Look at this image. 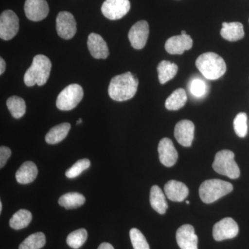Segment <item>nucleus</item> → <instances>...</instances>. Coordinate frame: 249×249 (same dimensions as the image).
I'll return each mask as SVG.
<instances>
[{
  "label": "nucleus",
  "instance_id": "1",
  "mask_svg": "<svg viewBox=\"0 0 249 249\" xmlns=\"http://www.w3.org/2000/svg\"><path fill=\"white\" fill-rule=\"evenodd\" d=\"M139 80L131 72H126L111 78L108 93L111 99L124 101L135 96L138 88Z\"/></svg>",
  "mask_w": 249,
  "mask_h": 249
},
{
  "label": "nucleus",
  "instance_id": "2",
  "mask_svg": "<svg viewBox=\"0 0 249 249\" xmlns=\"http://www.w3.org/2000/svg\"><path fill=\"white\" fill-rule=\"evenodd\" d=\"M52 67V62L49 58L41 54L36 55L31 67L24 74V83L28 87L45 85L50 76Z\"/></svg>",
  "mask_w": 249,
  "mask_h": 249
},
{
  "label": "nucleus",
  "instance_id": "3",
  "mask_svg": "<svg viewBox=\"0 0 249 249\" xmlns=\"http://www.w3.org/2000/svg\"><path fill=\"white\" fill-rule=\"evenodd\" d=\"M196 64L201 74L209 80L219 79L227 71L224 59L213 52L201 54L196 59Z\"/></svg>",
  "mask_w": 249,
  "mask_h": 249
},
{
  "label": "nucleus",
  "instance_id": "4",
  "mask_svg": "<svg viewBox=\"0 0 249 249\" xmlns=\"http://www.w3.org/2000/svg\"><path fill=\"white\" fill-rule=\"evenodd\" d=\"M232 190L233 186L227 181L215 178L206 180L199 187V196L205 204H211L227 196Z\"/></svg>",
  "mask_w": 249,
  "mask_h": 249
},
{
  "label": "nucleus",
  "instance_id": "5",
  "mask_svg": "<svg viewBox=\"0 0 249 249\" xmlns=\"http://www.w3.org/2000/svg\"><path fill=\"white\" fill-rule=\"evenodd\" d=\"M213 168L219 175L235 179L240 177V170L235 160V155L231 150H223L214 157Z\"/></svg>",
  "mask_w": 249,
  "mask_h": 249
},
{
  "label": "nucleus",
  "instance_id": "6",
  "mask_svg": "<svg viewBox=\"0 0 249 249\" xmlns=\"http://www.w3.org/2000/svg\"><path fill=\"white\" fill-rule=\"evenodd\" d=\"M83 96L84 91L80 85H68L58 95L56 101L57 107L62 111L71 110L81 102Z\"/></svg>",
  "mask_w": 249,
  "mask_h": 249
},
{
  "label": "nucleus",
  "instance_id": "7",
  "mask_svg": "<svg viewBox=\"0 0 249 249\" xmlns=\"http://www.w3.org/2000/svg\"><path fill=\"white\" fill-rule=\"evenodd\" d=\"M19 31V19L11 10H6L0 16V37L9 40L17 35Z\"/></svg>",
  "mask_w": 249,
  "mask_h": 249
},
{
  "label": "nucleus",
  "instance_id": "8",
  "mask_svg": "<svg viewBox=\"0 0 249 249\" xmlns=\"http://www.w3.org/2000/svg\"><path fill=\"white\" fill-rule=\"evenodd\" d=\"M129 0H106L101 11L105 17L111 20H117L124 18L130 10Z\"/></svg>",
  "mask_w": 249,
  "mask_h": 249
},
{
  "label": "nucleus",
  "instance_id": "9",
  "mask_svg": "<svg viewBox=\"0 0 249 249\" xmlns=\"http://www.w3.org/2000/svg\"><path fill=\"white\" fill-rule=\"evenodd\" d=\"M239 227L237 223L231 217H226L214 224L213 236L216 241L232 239L238 235Z\"/></svg>",
  "mask_w": 249,
  "mask_h": 249
},
{
  "label": "nucleus",
  "instance_id": "10",
  "mask_svg": "<svg viewBox=\"0 0 249 249\" xmlns=\"http://www.w3.org/2000/svg\"><path fill=\"white\" fill-rule=\"evenodd\" d=\"M56 30L58 36L65 40L73 38L76 34V22L71 13L62 11L56 18Z\"/></svg>",
  "mask_w": 249,
  "mask_h": 249
},
{
  "label": "nucleus",
  "instance_id": "11",
  "mask_svg": "<svg viewBox=\"0 0 249 249\" xmlns=\"http://www.w3.org/2000/svg\"><path fill=\"white\" fill-rule=\"evenodd\" d=\"M149 24L145 20L134 24L129 31L128 38L131 45L135 49H142L146 45L149 36Z\"/></svg>",
  "mask_w": 249,
  "mask_h": 249
},
{
  "label": "nucleus",
  "instance_id": "12",
  "mask_svg": "<svg viewBox=\"0 0 249 249\" xmlns=\"http://www.w3.org/2000/svg\"><path fill=\"white\" fill-rule=\"evenodd\" d=\"M24 12L28 19L34 22H39L48 16V3L46 0H26Z\"/></svg>",
  "mask_w": 249,
  "mask_h": 249
},
{
  "label": "nucleus",
  "instance_id": "13",
  "mask_svg": "<svg viewBox=\"0 0 249 249\" xmlns=\"http://www.w3.org/2000/svg\"><path fill=\"white\" fill-rule=\"evenodd\" d=\"M176 240L181 249H198V237L195 232L194 227L190 224L178 228Z\"/></svg>",
  "mask_w": 249,
  "mask_h": 249
},
{
  "label": "nucleus",
  "instance_id": "14",
  "mask_svg": "<svg viewBox=\"0 0 249 249\" xmlns=\"http://www.w3.org/2000/svg\"><path fill=\"white\" fill-rule=\"evenodd\" d=\"M195 124L191 121H180L175 125V137L182 146L191 147L194 139Z\"/></svg>",
  "mask_w": 249,
  "mask_h": 249
},
{
  "label": "nucleus",
  "instance_id": "15",
  "mask_svg": "<svg viewBox=\"0 0 249 249\" xmlns=\"http://www.w3.org/2000/svg\"><path fill=\"white\" fill-rule=\"evenodd\" d=\"M158 152L160 163L165 166L172 167L177 163L178 159V151L170 139L163 138L160 141L158 145Z\"/></svg>",
  "mask_w": 249,
  "mask_h": 249
},
{
  "label": "nucleus",
  "instance_id": "16",
  "mask_svg": "<svg viewBox=\"0 0 249 249\" xmlns=\"http://www.w3.org/2000/svg\"><path fill=\"white\" fill-rule=\"evenodd\" d=\"M193 41L191 36L180 35L170 37L165 42V49L170 54H183L185 51L193 47Z\"/></svg>",
  "mask_w": 249,
  "mask_h": 249
},
{
  "label": "nucleus",
  "instance_id": "17",
  "mask_svg": "<svg viewBox=\"0 0 249 249\" xmlns=\"http://www.w3.org/2000/svg\"><path fill=\"white\" fill-rule=\"evenodd\" d=\"M90 53L96 59H106L109 55V49L104 39L97 34L91 33L88 40Z\"/></svg>",
  "mask_w": 249,
  "mask_h": 249
},
{
  "label": "nucleus",
  "instance_id": "18",
  "mask_svg": "<svg viewBox=\"0 0 249 249\" xmlns=\"http://www.w3.org/2000/svg\"><path fill=\"white\" fill-rule=\"evenodd\" d=\"M164 192L168 199L177 202L183 201L189 194L188 187L184 183L175 180H170L165 183Z\"/></svg>",
  "mask_w": 249,
  "mask_h": 249
},
{
  "label": "nucleus",
  "instance_id": "19",
  "mask_svg": "<svg viewBox=\"0 0 249 249\" xmlns=\"http://www.w3.org/2000/svg\"><path fill=\"white\" fill-rule=\"evenodd\" d=\"M223 38L230 42H235L245 36L243 24L240 22H224L220 31Z\"/></svg>",
  "mask_w": 249,
  "mask_h": 249
},
{
  "label": "nucleus",
  "instance_id": "20",
  "mask_svg": "<svg viewBox=\"0 0 249 249\" xmlns=\"http://www.w3.org/2000/svg\"><path fill=\"white\" fill-rule=\"evenodd\" d=\"M38 173L37 166L34 162L26 161L16 172V180L21 184H28L36 179Z\"/></svg>",
  "mask_w": 249,
  "mask_h": 249
},
{
  "label": "nucleus",
  "instance_id": "21",
  "mask_svg": "<svg viewBox=\"0 0 249 249\" xmlns=\"http://www.w3.org/2000/svg\"><path fill=\"white\" fill-rule=\"evenodd\" d=\"M150 202L152 209L158 213L163 214L168 208L163 192L158 186H153L150 190Z\"/></svg>",
  "mask_w": 249,
  "mask_h": 249
},
{
  "label": "nucleus",
  "instance_id": "22",
  "mask_svg": "<svg viewBox=\"0 0 249 249\" xmlns=\"http://www.w3.org/2000/svg\"><path fill=\"white\" fill-rule=\"evenodd\" d=\"M70 129H71V124L69 123H64V124L54 126L46 135V142L51 145L61 142L66 138Z\"/></svg>",
  "mask_w": 249,
  "mask_h": 249
},
{
  "label": "nucleus",
  "instance_id": "23",
  "mask_svg": "<svg viewBox=\"0 0 249 249\" xmlns=\"http://www.w3.org/2000/svg\"><path fill=\"white\" fill-rule=\"evenodd\" d=\"M157 71L160 84H165L176 76L178 71V67L176 64L172 63L167 60H163L159 64Z\"/></svg>",
  "mask_w": 249,
  "mask_h": 249
},
{
  "label": "nucleus",
  "instance_id": "24",
  "mask_svg": "<svg viewBox=\"0 0 249 249\" xmlns=\"http://www.w3.org/2000/svg\"><path fill=\"white\" fill-rule=\"evenodd\" d=\"M187 102L186 91L179 88L174 91L165 101V108L168 110L176 111L182 108Z\"/></svg>",
  "mask_w": 249,
  "mask_h": 249
},
{
  "label": "nucleus",
  "instance_id": "25",
  "mask_svg": "<svg viewBox=\"0 0 249 249\" xmlns=\"http://www.w3.org/2000/svg\"><path fill=\"white\" fill-rule=\"evenodd\" d=\"M84 196L78 193H69L60 196L58 204L66 209H73L79 208L85 204Z\"/></svg>",
  "mask_w": 249,
  "mask_h": 249
},
{
  "label": "nucleus",
  "instance_id": "26",
  "mask_svg": "<svg viewBox=\"0 0 249 249\" xmlns=\"http://www.w3.org/2000/svg\"><path fill=\"white\" fill-rule=\"evenodd\" d=\"M32 220V214L30 211L21 209L17 211L10 219V227L15 230H20L27 227Z\"/></svg>",
  "mask_w": 249,
  "mask_h": 249
},
{
  "label": "nucleus",
  "instance_id": "27",
  "mask_svg": "<svg viewBox=\"0 0 249 249\" xmlns=\"http://www.w3.org/2000/svg\"><path fill=\"white\" fill-rule=\"evenodd\" d=\"M6 106L15 119H20L26 113V103L23 98L14 96L6 101Z\"/></svg>",
  "mask_w": 249,
  "mask_h": 249
},
{
  "label": "nucleus",
  "instance_id": "28",
  "mask_svg": "<svg viewBox=\"0 0 249 249\" xmlns=\"http://www.w3.org/2000/svg\"><path fill=\"white\" fill-rule=\"evenodd\" d=\"M45 244V234L42 232H36L23 241L19 245V249H40Z\"/></svg>",
  "mask_w": 249,
  "mask_h": 249
},
{
  "label": "nucleus",
  "instance_id": "29",
  "mask_svg": "<svg viewBox=\"0 0 249 249\" xmlns=\"http://www.w3.org/2000/svg\"><path fill=\"white\" fill-rule=\"evenodd\" d=\"M88 239V231L85 229H80L71 232L67 238V244L73 249L80 248Z\"/></svg>",
  "mask_w": 249,
  "mask_h": 249
},
{
  "label": "nucleus",
  "instance_id": "30",
  "mask_svg": "<svg viewBox=\"0 0 249 249\" xmlns=\"http://www.w3.org/2000/svg\"><path fill=\"white\" fill-rule=\"evenodd\" d=\"M235 132L240 138H245L248 133V117L245 112L239 113L233 121Z\"/></svg>",
  "mask_w": 249,
  "mask_h": 249
},
{
  "label": "nucleus",
  "instance_id": "31",
  "mask_svg": "<svg viewBox=\"0 0 249 249\" xmlns=\"http://www.w3.org/2000/svg\"><path fill=\"white\" fill-rule=\"evenodd\" d=\"M91 165V162L88 159L78 160L76 163L72 165L70 169L67 170L65 175L67 178H73L79 176L83 171L88 169Z\"/></svg>",
  "mask_w": 249,
  "mask_h": 249
},
{
  "label": "nucleus",
  "instance_id": "32",
  "mask_svg": "<svg viewBox=\"0 0 249 249\" xmlns=\"http://www.w3.org/2000/svg\"><path fill=\"white\" fill-rule=\"evenodd\" d=\"M129 237L134 249H150L145 236L139 229H132L129 231Z\"/></svg>",
  "mask_w": 249,
  "mask_h": 249
},
{
  "label": "nucleus",
  "instance_id": "33",
  "mask_svg": "<svg viewBox=\"0 0 249 249\" xmlns=\"http://www.w3.org/2000/svg\"><path fill=\"white\" fill-rule=\"evenodd\" d=\"M189 89L193 96L196 98H201L207 92V85L200 78H195L191 82Z\"/></svg>",
  "mask_w": 249,
  "mask_h": 249
},
{
  "label": "nucleus",
  "instance_id": "34",
  "mask_svg": "<svg viewBox=\"0 0 249 249\" xmlns=\"http://www.w3.org/2000/svg\"><path fill=\"white\" fill-rule=\"evenodd\" d=\"M11 155V150L9 147L1 146L0 147V168H2Z\"/></svg>",
  "mask_w": 249,
  "mask_h": 249
},
{
  "label": "nucleus",
  "instance_id": "35",
  "mask_svg": "<svg viewBox=\"0 0 249 249\" xmlns=\"http://www.w3.org/2000/svg\"><path fill=\"white\" fill-rule=\"evenodd\" d=\"M5 70H6V62L4 59L1 58H0V74H3Z\"/></svg>",
  "mask_w": 249,
  "mask_h": 249
},
{
  "label": "nucleus",
  "instance_id": "36",
  "mask_svg": "<svg viewBox=\"0 0 249 249\" xmlns=\"http://www.w3.org/2000/svg\"><path fill=\"white\" fill-rule=\"evenodd\" d=\"M98 249H114L112 245L107 242H103L98 247Z\"/></svg>",
  "mask_w": 249,
  "mask_h": 249
},
{
  "label": "nucleus",
  "instance_id": "37",
  "mask_svg": "<svg viewBox=\"0 0 249 249\" xmlns=\"http://www.w3.org/2000/svg\"><path fill=\"white\" fill-rule=\"evenodd\" d=\"M1 211H2V203L0 201V213L1 212Z\"/></svg>",
  "mask_w": 249,
  "mask_h": 249
},
{
  "label": "nucleus",
  "instance_id": "38",
  "mask_svg": "<svg viewBox=\"0 0 249 249\" xmlns=\"http://www.w3.org/2000/svg\"><path fill=\"white\" fill-rule=\"evenodd\" d=\"M81 123H82V119H78V121H77V124H81Z\"/></svg>",
  "mask_w": 249,
  "mask_h": 249
},
{
  "label": "nucleus",
  "instance_id": "39",
  "mask_svg": "<svg viewBox=\"0 0 249 249\" xmlns=\"http://www.w3.org/2000/svg\"><path fill=\"white\" fill-rule=\"evenodd\" d=\"M181 35H186V32L185 31H181Z\"/></svg>",
  "mask_w": 249,
  "mask_h": 249
},
{
  "label": "nucleus",
  "instance_id": "40",
  "mask_svg": "<svg viewBox=\"0 0 249 249\" xmlns=\"http://www.w3.org/2000/svg\"><path fill=\"white\" fill-rule=\"evenodd\" d=\"M186 204H190V201H186Z\"/></svg>",
  "mask_w": 249,
  "mask_h": 249
}]
</instances>
